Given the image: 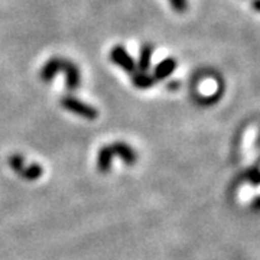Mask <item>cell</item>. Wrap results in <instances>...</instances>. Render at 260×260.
<instances>
[{"mask_svg":"<svg viewBox=\"0 0 260 260\" xmlns=\"http://www.w3.org/2000/svg\"><path fill=\"white\" fill-rule=\"evenodd\" d=\"M59 104L64 107L65 110H68L73 114H77V116H80L83 119H87V120H95L99 117V110L95 107L78 100L77 97H73V95L61 97Z\"/></svg>","mask_w":260,"mask_h":260,"instance_id":"obj_1","label":"cell"},{"mask_svg":"<svg viewBox=\"0 0 260 260\" xmlns=\"http://www.w3.org/2000/svg\"><path fill=\"white\" fill-rule=\"evenodd\" d=\"M110 59L114 65H117L123 71H126L127 74H133L138 67H136V61L135 58L130 55L129 51L121 45H116L112 48L110 51Z\"/></svg>","mask_w":260,"mask_h":260,"instance_id":"obj_2","label":"cell"},{"mask_svg":"<svg viewBox=\"0 0 260 260\" xmlns=\"http://www.w3.org/2000/svg\"><path fill=\"white\" fill-rule=\"evenodd\" d=\"M61 71H64L65 74V85L68 88V91H75L80 88L81 84V73L80 68L70 59H61Z\"/></svg>","mask_w":260,"mask_h":260,"instance_id":"obj_3","label":"cell"},{"mask_svg":"<svg viewBox=\"0 0 260 260\" xmlns=\"http://www.w3.org/2000/svg\"><path fill=\"white\" fill-rule=\"evenodd\" d=\"M178 62L175 58L172 56H168V58H164L159 64H156V67L153 68V74L152 77L155 78V81H164L167 80L169 75L174 74V71L177 70Z\"/></svg>","mask_w":260,"mask_h":260,"instance_id":"obj_4","label":"cell"},{"mask_svg":"<svg viewBox=\"0 0 260 260\" xmlns=\"http://www.w3.org/2000/svg\"><path fill=\"white\" fill-rule=\"evenodd\" d=\"M110 146H112L114 156H119L120 159H123V162H124L126 165H133V164H136V160H138V153H136V150L132 148L130 145H127L126 142H114Z\"/></svg>","mask_w":260,"mask_h":260,"instance_id":"obj_5","label":"cell"},{"mask_svg":"<svg viewBox=\"0 0 260 260\" xmlns=\"http://www.w3.org/2000/svg\"><path fill=\"white\" fill-rule=\"evenodd\" d=\"M61 59H62V58L54 56V58L48 59L47 62L44 64V67L41 68V71H39V78H41L44 83H51V81L56 77V74L61 71Z\"/></svg>","mask_w":260,"mask_h":260,"instance_id":"obj_6","label":"cell"},{"mask_svg":"<svg viewBox=\"0 0 260 260\" xmlns=\"http://www.w3.org/2000/svg\"><path fill=\"white\" fill-rule=\"evenodd\" d=\"M113 158H114V153H113L112 146L110 145L103 146L99 150V155H97V169L103 174H107L110 171V167H112Z\"/></svg>","mask_w":260,"mask_h":260,"instance_id":"obj_7","label":"cell"},{"mask_svg":"<svg viewBox=\"0 0 260 260\" xmlns=\"http://www.w3.org/2000/svg\"><path fill=\"white\" fill-rule=\"evenodd\" d=\"M130 78H132L133 85L139 90H149L156 83L152 74H149L146 71H139V70H136L133 74H130Z\"/></svg>","mask_w":260,"mask_h":260,"instance_id":"obj_8","label":"cell"},{"mask_svg":"<svg viewBox=\"0 0 260 260\" xmlns=\"http://www.w3.org/2000/svg\"><path fill=\"white\" fill-rule=\"evenodd\" d=\"M152 55H153V47L150 44H143L140 47L139 59L136 62V67L139 71H146L148 73L150 68V61H152Z\"/></svg>","mask_w":260,"mask_h":260,"instance_id":"obj_9","label":"cell"},{"mask_svg":"<svg viewBox=\"0 0 260 260\" xmlns=\"http://www.w3.org/2000/svg\"><path fill=\"white\" fill-rule=\"evenodd\" d=\"M42 172H44V169H42L41 165L32 164L29 167L23 168L22 172H20V175L25 178V179H28V181H35V179H38V178L42 175Z\"/></svg>","mask_w":260,"mask_h":260,"instance_id":"obj_10","label":"cell"},{"mask_svg":"<svg viewBox=\"0 0 260 260\" xmlns=\"http://www.w3.org/2000/svg\"><path fill=\"white\" fill-rule=\"evenodd\" d=\"M9 165L15 172L20 174V172H22V169L25 168V158H23L20 153H15V155H12V156H10Z\"/></svg>","mask_w":260,"mask_h":260,"instance_id":"obj_11","label":"cell"},{"mask_svg":"<svg viewBox=\"0 0 260 260\" xmlns=\"http://www.w3.org/2000/svg\"><path fill=\"white\" fill-rule=\"evenodd\" d=\"M169 3L177 13H185L188 10V0H169Z\"/></svg>","mask_w":260,"mask_h":260,"instance_id":"obj_12","label":"cell"},{"mask_svg":"<svg viewBox=\"0 0 260 260\" xmlns=\"http://www.w3.org/2000/svg\"><path fill=\"white\" fill-rule=\"evenodd\" d=\"M179 87H181V83H179V81H172V83L167 84L168 90H178Z\"/></svg>","mask_w":260,"mask_h":260,"instance_id":"obj_13","label":"cell"},{"mask_svg":"<svg viewBox=\"0 0 260 260\" xmlns=\"http://www.w3.org/2000/svg\"><path fill=\"white\" fill-rule=\"evenodd\" d=\"M253 9L256 10V12H259V10H260V0H253Z\"/></svg>","mask_w":260,"mask_h":260,"instance_id":"obj_14","label":"cell"}]
</instances>
